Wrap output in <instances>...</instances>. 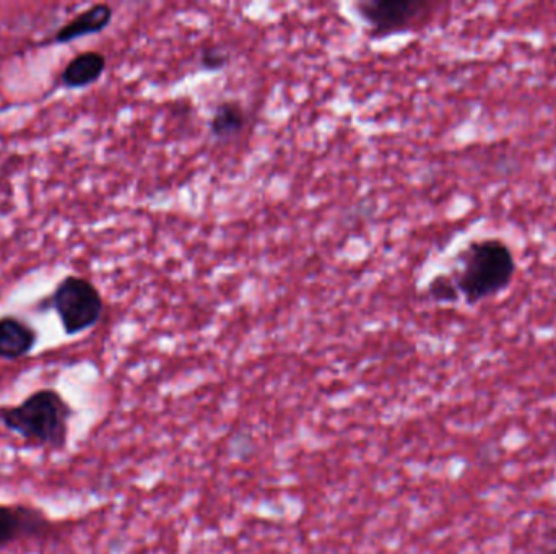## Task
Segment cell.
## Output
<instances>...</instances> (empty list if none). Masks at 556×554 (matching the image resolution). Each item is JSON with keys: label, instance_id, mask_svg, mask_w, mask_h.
Segmentation results:
<instances>
[{"label": "cell", "instance_id": "8992f818", "mask_svg": "<svg viewBox=\"0 0 556 554\" xmlns=\"http://www.w3.org/2000/svg\"><path fill=\"white\" fill-rule=\"evenodd\" d=\"M38 332L17 316L0 317V360H22L35 350Z\"/></svg>", "mask_w": 556, "mask_h": 554}, {"label": "cell", "instance_id": "7c38bea8", "mask_svg": "<svg viewBox=\"0 0 556 554\" xmlns=\"http://www.w3.org/2000/svg\"><path fill=\"white\" fill-rule=\"evenodd\" d=\"M539 554H556V527L548 530L543 535L542 546H540Z\"/></svg>", "mask_w": 556, "mask_h": 554}, {"label": "cell", "instance_id": "6da1fadb", "mask_svg": "<svg viewBox=\"0 0 556 554\" xmlns=\"http://www.w3.org/2000/svg\"><path fill=\"white\" fill-rule=\"evenodd\" d=\"M74 410L57 390L40 389L15 407H0V423L36 446L66 449Z\"/></svg>", "mask_w": 556, "mask_h": 554}, {"label": "cell", "instance_id": "3957f363", "mask_svg": "<svg viewBox=\"0 0 556 554\" xmlns=\"http://www.w3.org/2000/svg\"><path fill=\"white\" fill-rule=\"evenodd\" d=\"M46 308L56 312L69 337L95 327L103 317L105 301L95 283L79 275H67L46 299Z\"/></svg>", "mask_w": 556, "mask_h": 554}, {"label": "cell", "instance_id": "5b68a950", "mask_svg": "<svg viewBox=\"0 0 556 554\" xmlns=\"http://www.w3.org/2000/svg\"><path fill=\"white\" fill-rule=\"evenodd\" d=\"M48 520L36 509L27 506L0 504V550L18 538L41 535L48 530Z\"/></svg>", "mask_w": 556, "mask_h": 554}, {"label": "cell", "instance_id": "9c48e42d", "mask_svg": "<svg viewBox=\"0 0 556 554\" xmlns=\"http://www.w3.org/2000/svg\"><path fill=\"white\" fill-rule=\"evenodd\" d=\"M248 124V113L239 101L228 100L218 104L209 121L210 135L218 142L238 137Z\"/></svg>", "mask_w": 556, "mask_h": 554}, {"label": "cell", "instance_id": "ba28073f", "mask_svg": "<svg viewBox=\"0 0 556 554\" xmlns=\"http://www.w3.org/2000/svg\"><path fill=\"white\" fill-rule=\"evenodd\" d=\"M105 70V54L98 51L80 52L62 70L61 82L69 90H83L98 82Z\"/></svg>", "mask_w": 556, "mask_h": 554}, {"label": "cell", "instance_id": "8fae6325", "mask_svg": "<svg viewBox=\"0 0 556 554\" xmlns=\"http://www.w3.org/2000/svg\"><path fill=\"white\" fill-rule=\"evenodd\" d=\"M430 295L439 303H452L459 298V291H457L452 278L439 275L430 283Z\"/></svg>", "mask_w": 556, "mask_h": 554}, {"label": "cell", "instance_id": "7a4b0ae2", "mask_svg": "<svg viewBox=\"0 0 556 554\" xmlns=\"http://www.w3.org/2000/svg\"><path fill=\"white\" fill-rule=\"evenodd\" d=\"M514 273L516 262L509 247L498 239H485L462 251L452 280L467 303L477 304L506 290Z\"/></svg>", "mask_w": 556, "mask_h": 554}, {"label": "cell", "instance_id": "52a82bcc", "mask_svg": "<svg viewBox=\"0 0 556 554\" xmlns=\"http://www.w3.org/2000/svg\"><path fill=\"white\" fill-rule=\"evenodd\" d=\"M114 10L108 4H95L62 26L54 35V44L72 43L83 36L98 35L113 22Z\"/></svg>", "mask_w": 556, "mask_h": 554}, {"label": "cell", "instance_id": "277c9868", "mask_svg": "<svg viewBox=\"0 0 556 554\" xmlns=\"http://www.w3.org/2000/svg\"><path fill=\"white\" fill-rule=\"evenodd\" d=\"M373 39H386L412 30L430 13L431 4L422 0H361L353 5Z\"/></svg>", "mask_w": 556, "mask_h": 554}, {"label": "cell", "instance_id": "30bf717a", "mask_svg": "<svg viewBox=\"0 0 556 554\" xmlns=\"http://www.w3.org/2000/svg\"><path fill=\"white\" fill-rule=\"evenodd\" d=\"M230 64V52L222 46H207L200 51L199 67L205 72H220Z\"/></svg>", "mask_w": 556, "mask_h": 554}]
</instances>
